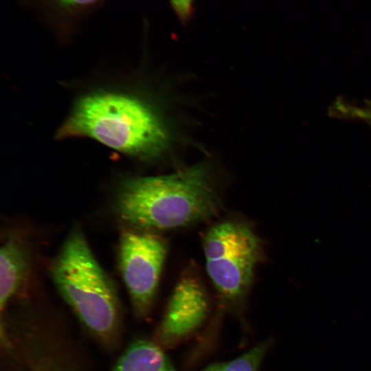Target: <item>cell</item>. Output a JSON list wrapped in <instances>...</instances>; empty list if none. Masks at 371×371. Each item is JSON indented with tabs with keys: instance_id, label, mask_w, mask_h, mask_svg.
I'll return each mask as SVG.
<instances>
[{
	"instance_id": "6da1fadb",
	"label": "cell",
	"mask_w": 371,
	"mask_h": 371,
	"mask_svg": "<svg viewBox=\"0 0 371 371\" xmlns=\"http://www.w3.org/2000/svg\"><path fill=\"white\" fill-rule=\"evenodd\" d=\"M78 137L142 160L161 157L170 140L155 106L144 97L119 88H98L76 98L56 138Z\"/></svg>"
},
{
	"instance_id": "7a4b0ae2",
	"label": "cell",
	"mask_w": 371,
	"mask_h": 371,
	"mask_svg": "<svg viewBox=\"0 0 371 371\" xmlns=\"http://www.w3.org/2000/svg\"><path fill=\"white\" fill-rule=\"evenodd\" d=\"M220 203L210 170L202 163L169 175L126 178L118 187L115 207L128 224L154 232L210 218Z\"/></svg>"
},
{
	"instance_id": "3957f363",
	"label": "cell",
	"mask_w": 371,
	"mask_h": 371,
	"mask_svg": "<svg viewBox=\"0 0 371 371\" xmlns=\"http://www.w3.org/2000/svg\"><path fill=\"white\" fill-rule=\"evenodd\" d=\"M51 275L60 295L83 324L100 339H113L120 322L116 289L79 228L68 235L52 264Z\"/></svg>"
},
{
	"instance_id": "277c9868",
	"label": "cell",
	"mask_w": 371,
	"mask_h": 371,
	"mask_svg": "<svg viewBox=\"0 0 371 371\" xmlns=\"http://www.w3.org/2000/svg\"><path fill=\"white\" fill-rule=\"evenodd\" d=\"M205 269L215 289L229 301L249 289L261 256L260 239L247 223L225 221L212 226L203 242Z\"/></svg>"
},
{
	"instance_id": "5b68a950",
	"label": "cell",
	"mask_w": 371,
	"mask_h": 371,
	"mask_svg": "<svg viewBox=\"0 0 371 371\" xmlns=\"http://www.w3.org/2000/svg\"><path fill=\"white\" fill-rule=\"evenodd\" d=\"M167 250L164 239L153 232L126 230L121 234L119 269L139 317L146 316L152 306Z\"/></svg>"
},
{
	"instance_id": "8992f818",
	"label": "cell",
	"mask_w": 371,
	"mask_h": 371,
	"mask_svg": "<svg viewBox=\"0 0 371 371\" xmlns=\"http://www.w3.org/2000/svg\"><path fill=\"white\" fill-rule=\"evenodd\" d=\"M209 311V299L202 283L186 273L177 282L157 332L158 341L170 346L194 332Z\"/></svg>"
},
{
	"instance_id": "52a82bcc",
	"label": "cell",
	"mask_w": 371,
	"mask_h": 371,
	"mask_svg": "<svg viewBox=\"0 0 371 371\" xmlns=\"http://www.w3.org/2000/svg\"><path fill=\"white\" fill-rule=\"evenodd\" d=\"M30 256L20 240L8 238L0 253V306L1 310L24 282L29 270Z\"/></svg>"
},
{
	"instance_id": "ba28073f",
	"label": "cell",
	"mask_w": 371,
	"mask_h": 371,
	"mask_svg": "<svg viewBox=\"0 0 371 371\" xmlns=\"http://www.w3.org/2000/svg\"><path fill=\"white\" fill-rule=\"evenodd\" d=\"M111 371H176L170 361L155 343L138 339L121 355Z\"/></svg>"
},
{
	"instance_id": "9c48e42d",
	"label": "cell",
	"mask_w": 371,
	"mask_h": 371,
	"mask_svg": "<svg viewBox=\"0 0 371 371\" xmlns=\"http://www.w3.org/2000/svg\"><path fill=\"white\" fill-rule=\"evenodd\" d=\"M269 346L265 341L232 361L210 365L202 371H258Z\"/></svg>"
},
{
	"instance_id": "30bf717a",
	"label": "cell",
	"mask_w": 371,
	"mask_h": 371,
	"mask_svg": "<svg viewBox=\"0 0 371 371\" xmlns=\"http://www.w3.org/2000/svg\"><path fill=\"white\" fill-rule=\"evenodd\" d=\"M330 115L339 118L362 120L371 126V102L356 106L337 98L330 107Z\"/></svg>"
},
{
	"instance_id": "8fae6325",
	"label": "cell",
	"mask_w": 371,
	"mask_h": 371,
	"mask_svg": "<svg viewBox=\"0 0 371 371\" xmlns=\"http://www.w3.org/2000/svg\"><path fill=\"white\" fill-rule=\"evenodd\" d=\"M51 8L65 13H73L85 10L100 0H42Z\"/></svg>"
},
{
	"instance_id": "7c38bea8",
	"label": "cell",
	"mask_w": 371,
	"mask_h": 371,
	"mask_svg": "<svg viewBox=\"0 0 371 371\" xmlns=\"http://www.w3.org/2000/svg\"><path fill=\"white\" fill-rule=\"evenodd\" d=\"M170 1L180 19L186 21L190 18L192 12L194 0H170Z\"/></svg>"
},
{
	"instance_id": "4fadbf2b",
	"label": "cell",
	"mask_w": 371,
	"mask_h": 371,
	"mask_svg": "<svg viewBox=\"0 0 371 371\" xmlns=\"http://www.w3.org/2000/svg\"><path fill=\"white\" fill-rule=\"evenodd\" d=\"M34 371H63V370H60L59 368L52 367L49 366L39 365L35 368Z\"/></svg>"
}]
</instances>
